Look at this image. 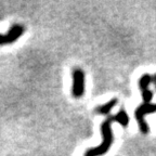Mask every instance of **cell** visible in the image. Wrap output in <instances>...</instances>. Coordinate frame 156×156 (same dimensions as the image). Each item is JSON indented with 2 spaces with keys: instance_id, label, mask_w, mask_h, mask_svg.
<instances>
[{
  "instance_id": "1",
  "label": "cell",
  "mask_w": 156,
  "mask_h": 156,
  "mask_svg": "<svg viewBox=\"0 0 156 156\" xmlns=\"http://www.w3.org/2000/svg\"><path fill=\"white\" fill-rule=\"evenodd\" d=\"M112 122H114V117H108L106 120L101 125V133H102V142L97 147L88 150L85 153V156H101L107 153L111 145L114 142V134L112 131Z\"/></svg>"
},
{
  "instance_id": "2",
  "label": "cell",
  "mask_w": 156,
  "mask_h": 156,
  "mask_svg": "<svg viewBox=\"0 0 156 156\" xmlns=\"http://www.w3.org/2000/svg\"><path fill=\"white\" fill-rule=\"evenodd\" d=\"M156 113V103H143L140 106L136 107L134 112V117H136L139 128L143 134H147L150 132V127L147 122L144 120V115Z\"/></svg>"
},
{
  "instance_id": "3",
  "label": "cell",
  "mask_w": 156,
  "mask_h": 156,
  "mask_svg": "<svg viewBox=\"0 0 156 156\" xmlns=\"http://www.w3.org/2000/svg\"><path fill=\"white\" fill-rule=\"evenodd\" d=\"M72 92L75 98H81L85 92V73L80 68L73 71V89Z\"/></svg>"
},
{
  "instance_id": "4",
  "label": "cell",
  "mask_w": 156,
  "mask_h": 156,
  "mask_svg": "<svg viewBox=\"0 0 156 156\" xmlns=\"http://www.w3.org/2000/svg\"><path fill=\"white\" fill-rule=\"evenodd\" d=\"M24 30L25 28L23 25L14 24L7 34L5 35L0 34V46H5V44H13V42L16 41L17 39L22 36Z\"/></svg>"
},
{
  "instance_id": "5",
  "label": "cell",
  "mask_w": 156,
  "mask_h": 156,
  "mask_svg": "<svg viewBox=\"0 0 156 156\" xmlns=\"http://www.w3.org/2000/svg\"><path fill=\"white\" fill-rule=\"evenodd\" d=\"M117 102H118L117 99H112V100H110L108 102L105 103V104H102V105H100V106H98L97 108H95V112L100 115L110 114V112L114 108L115 105L117 104Z\"/></svg>"
},
{
  "instance_id": "6",
  "label": "cell",
  "mask_w": 156,
  "mask_h": 156,
  "mask_svg": "<svg viewBox=\"0 0 156 156\" xmlns=\"http://www.w3.org/2000/svg\"><path fill=\"white\" fill-rule=\"evenodd\" d=\"M113 117H114V122H118L122 127H127L129 125V116H128V114H127V112L124 108H122L119 112L117 113L116 115H114Z\"/></svg>"
},
{
  "instance_id": "7",
  "label": "cell",
  "mask_w": 156,
  "mask_h": 156,
  "mask_svg": "<svg viewBox=\"0 0 156 156\" xmlns=\"http://www.w3.org/2000/svg\"><path fill=\"white\" fill-rule=\"evenodd\" d=\"M153 83V76L149 75V74H144L141 76L139 80V88L142 91L147 90L149 89V86Z\"/></svg>"
},
{
  "instance_id": "8",
  "label": "cell",
  "mask_w": 156,
  "mask_h": 156,
  "mask_svg": "<svg viewBox=\"0 0 156 156\" xmlns=\"http://www.w3.org/2000/svg\"><path fill=\"white\" fill-rule=\"evenodd\" d=\"M142 99H143L144 103H151L152 99H153V92L150 89L142 91Z\"/></svg>"
},
{
  "instance_id": "9",
  "label": "cell",
  "mask_w": 156,
  "mask_h": 156,
  "mask_svg": "<svg viewBox=\"0 0 156 156\" xmlns=\"http://www.w3.org/2000/svg\"><path fill=\"white\" fill-rule=\"evenodd\" d=\"M153 83H154V86H155V88H156V75L153 76Z\"/></svg>"
}]
</instances>
